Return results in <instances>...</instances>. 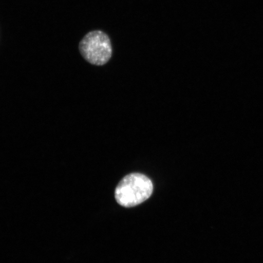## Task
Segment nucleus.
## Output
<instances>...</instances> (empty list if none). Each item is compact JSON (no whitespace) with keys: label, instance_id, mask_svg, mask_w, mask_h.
<instances>
[{"label":"nucleus","instance_id":"obj_1","mask_svg":"<svg viewBox=\"0 0 263 263\" xmlns=\"http://www.w3.org/2000/svg\"><path fill=\"white\" fill-rule=\"evenodd\" d=\"M153 184L146 176L132 173L118 183L115 196L117 202L124 207H133L149 199L153 192Z\"/></svg>","mask_w":263,"mask_h":263},{"label":"nucleus","instance_id":"obj_2","mask_svg":"<svg viewBox=\"0 0 263 263\" xmlns=\"http://www.w3.org/2000/svg\"><path fill=\"white\" fill-rule=\"evenodd\" d=\"M80 51L85 60L98 66L107 64L112 55L110 39L101 31L88 33L80 42Z\"/></svg>","mask_w":263,"mask_h":263}]
</instances>
